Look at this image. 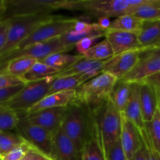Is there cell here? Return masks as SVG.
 <instances>
[{"label":"cell","instance_id":"1","mask_svg":"<svg viewBox=\"0 0 160 160\" xmlns=\"http://www.w3.org/2000/svg\"><path fill=\"white\" fill-rule=\"evenodd\" d=\"M117 81L110 73L102 72L77 89L76 98L73 103L80 105L90 114H94L110 98Z\"/></svg>","mask_w":160,"mask_h":160},{"label":"cell","instance_id":"2","mask_svg":"<svg viewBox=\"0 0 160 160\" xmlns=\"http://www.w3.org/2000/svg\"><path fill=\"white\" fill-rule=\"evenodd\" d=\"M145 0H70L69 10H79L98 19L117 18L130 14Z\"/></svg>","mask_w":160,"mask_h":160},{"label":"cell","instance_id":"3","mask_svg":"<svg viewBox=\"0 0 160 160\" xmlns=\"http://www.w3.org/2000/svg\"><path fill=\"white\" fill-rule=\"evenodd\" d=\"M61 128L77 148L83 152L92 131V119L88 117L86 109L76 103L69 105Z\"/></svg>","mask_w":160,"mask_h":160},{"label":"cell","instance_id":"4","mask_svg":"<svg viewBox=\"0 0 160 160\" xmlns=\"http://www.w3.org/2000/svg\"><path fill=\"white\" fill-rule=\"evenodd\" d=\"M56 17L57 15L53 14H38L7 17L9 21L7 39L0 52V57L15 49L36 28Z\"/></svg>","mask_w":160,"mask_h":160},{"label":"cell","instance_id":"5","mask_svg":"<svg viewBox=\"0 0 160 160\" xmlns=\"http://www.w3.org/2000/svg\"><path fill=\"white\" fill-rule=\"evenodd\" d=\"M98 124L105 153L118 142L121 134V114L115 107L110 98L96 112L91 114Z\"/></svg>","mask_w":160,"mask_h":160},{"label":"cell","instance_id":"6","mask_svg":"<svg viewBox=\"0 0 160 160\" xmlns=\"http://www.w3.org/2000/svg\"><path fill=\"white\" fill-rule=\"evenodd\" d=\"M54 79L55 77H51L42 81L28 83L3 107L18 113H26L31 108L48 95Z\"/></svg>","mask_w":160,"mask_h":160},{"label":"cell","instance_id":"7","mask_svg":"<svg viewBox=\"0 0 160 160\" xmlns=\"http://www.w3.org/2000/svg\"><path fill=\"white\" fill-rule=\"evenodd\" d=\"M81 19L79 17H68L57 15L56 18L43 23L36 28L27 38L17 45L13 50L22 49L34 44L46 42L60 37L70 31Z\"/></svg>","mask_w":160,"mask_h":160},{"label":"cell","instance_id":"8","mask_svg":"<svg viewBox=\"0 0 160 160\" xmlns=\"http://www.w3.org/2000/svg\"><path fill=\"white\" fill-rule=\"evenodd\" d=\"M69 0H9L6 1L4 18L15 16L51 14L58 9H67Z\"/></svg>","mask_w":160,"mask_h":160},{"label":"cell","instance_id":"9","mask_svg":"<svg viewBox=\"0 0 160 160\" xmlns=\"http://www.w3.org/2000/svg\"><path fill=\"white\" fill-rule=\"evenodd\" d=\"M71 49V48L65 46L61 42L59 37L56 38L46 42L34 44L22 49L12 50L0 57V64H6L9 61L19 57H30L38 61H42L50 55L66 52Z\"/></svg>","mask_w":160,"mask_h":160},{"label":"cell","instance_id":"10","mask_svg":"<svg viewBox=\"0 0 160 160\" xmlns=\"http://www.w3.org/2000/svg\"><path fill=\"white\" fill-rule=\"evenodd\" d=\"M20 120L16 130L21 137L34 147L51 155L54 134L30 121L25 113H19Z\"/></svg>","mask_w":160,"mask_h":160},{"label":"cell","instance_id":"11","mask_svg":"<svg viewBox=\"0 0 160 160\" xmlns=\"http://www.w3.org/2000/svg\"><path fill=\"white\" fill-rule=\"evenodd\" d=\"M106 31L107 30L101 28L98 23H92L88 17L81 16L77 24L70 31L61 35L59 39L65 46L73 48L82 39L87 38H96L98 39L105 37Z\"/></svg>","mask_w":160,"mask_h":160},{"label":"cell","instance_id":"12","mask_svg":"<svg viewBox=\"0 0 160 160\" xmlns=\"http://www.w3.org/2000/svg\"><path fill=\"white\" fill-rule=\"evenodd\" d=\"M141 56V50H133L121 54L114 55L106 61L102 72L110 73L117 78V80L123 79L140 61Z\"/></svg>","mask_w":160,"mask_h":160},{"label":"cell","instance_id":"13","mask_svg":"<svg viewBox=\"0 0 160 160\" xmlns=\"http://www.w3.org/2000/svg\"><path fill=\"white\" fill-rule=\"evenodd\" d=\"M67 109V107L45 109L25 115L31 122L55 134L62 126Z\"/></svg>","mask_w":160,"mask_h":160},{"label":"cell","instance_id":"14","mask_svg":"<svg viewBox=\"0 0 160 160\" xmlns=\"http://www.w3.org/2000/svg\"><path fill=\"white\" fill-rule=\"evenodd\" d=\"M50 156L54 160H83L82 152L64 134L61 128L54 134Z\"/></svg>","mask_w":160,"mask_h":160},{"label":"cell","instance_id":"15","mask_svg":"<svg viewBox=\"0 0 160 160\" xmlns=\"http://www.w3.org/2000/svg\"><path fill=\"white\" fill-rule=\"evenodd\" d=\"M105 38L110 44L114 55L133 50H141L142 52L137 33L108 29Z\"/></svg>","mask_w":160,"mask_h":160},{"label":"cell","instance_id":"16","mask_svg":"<svg viewBox=\"0 0 160 160\" xmlns=\"http://www.w3.org/2000/svg\"><path fill=\"white\" fill-rule=\"evenodd\" d=\"M159 71L160 56H142L134 68L121 80L130 84H142Z\"/></svg>","mask_w":160,"mask_h":160},{"label":"cell","instance_id":"17","mask_svg":"<svg viewBox=\"0 0 160 160\" xmlns=\"http://www.w3.org/2000/svg\"><path fill=\"white\" fill-rule=\"evenodd\" d=\"M120 144L128 160L132 159L133 156L142 145L141 132L134 123L126 119L121 114V134Z\"/></svg>","mask_w":160,"mask_h":160},{"label":"cell","instance_id":"18","mask_svg":"<svg viewBox=\"0 0 160 160\" xmlns=\"http://www.w3.org/2000/svg\"><path fill=\"white\" fill-rule=\"evenodd\" d=\"M106 61L92 60V59H85L84 57L76 63L67 67L65 70H61L56 75V78L79 75L82 78L84 83H85L86 81L102 73Z\"/></svg>","mask_w":160,"mask_h":160},{"label":"cell","instance_id":"19","mask_svg":"<svg viewBox=\"0 0 160 160\" xmlns=\"http://www.w3.org/2000/svg\"><path fill=\"white\" fill-rule=\"evenodd\" d=\"M159 91L156 87L146 82L140 84V103L145 123L152 120L159 108Z\"/></svg>","mask_w":160,"mask_h":160},{"label":"cell","instance_id":"20","mask_svg":"<svg viewBox=\"0 0 160 160\" xmlns=\"http://www.w3.org/2000/svg\"><path fill=\"white\" fill-rule=\"evenodd\" d=\"M76 95L77 90L64 91V92L48 95L42 98L39 102H38L35 106L31 108L26 113H31L45 109L67 107L69 105L74 102Z\"/></svg>","mask_w":160,"mask_h":160},{"label":"cell","instance_id":"21","mask_svg":"<svg viewBox=\"0 0 160 160\" xmlns=\"http://www.w3.org/2000/svg\"><path fill=\"white\" fill-rule=\"evenodd\" d=\"M122 115L134 123L140 131L145 130L140 103V84H131V92L124 112Z\"/></svg>","mask_w":160,"mask_h":160},{"label":"cell","instance_id":"22","mask_svg":"<svg viewBox=\"0 0 160 160\" xmlns=\"http://www.w3.org/2000/svg\"><path fill=\"white\" fill-rule=\"evenodd\" d=\"M138 38L142 52L160 48V20L144 21Z\"/></svg>","mask_w":160,"mask_h":160},{"label":"cell","instance_id":"23","mask_svg":"<svg viewBox=\"0 0 160 160\" xmlns=\"http://www.w3.org/2000/svg\"><path fill=\"white\" fill-rule=\"evenodd\" d=\"M92 119L91 138L83 149V160H106V153L102 144L98 124L93 117Z\"/></svg>","mask_w":160,"mask_h":160},{"label":"cell","instance_id":"24","mask_svg":"<svg viewBox=\"0 0 160 160\" xmlns=\"http://www.w3.org/2000/svg\"><path fill=\"white\" fill-rule=\"evenodd\" d=\"M131 92V84L118 80L113 88L110 99L120 114L124 112Z\"/></svg>","mask_w":160,"mask_h":160},{"label":"cell","instance_id":"25","mask_svg":"<svg viewBox=\"0 0 160 160\" xmlns=\"http://www.w3.org/2000/svg\"><path fill=\"white\" fill-rule=\"evenodd\" d=\"M130 14L143 21L160 20V0H145L144 4L134 8Z\"/></svg>","mask_w":160,"mask_h":160},{"label":"cell","instance_id":"26","mask_svg":"<svg viewBox=\"0 0 160 160\" xmlns=\"http://www.w3.org/2000/svg\"><path fill=\"white\" fill-rule=\"evenodd\" d=\"M59 70L46 65L42 61H37L30 69L29 71L22 78L25 84L34 81H42L51 77H55L59 73Z\"/></svg>","mask_w":160,"mask_h":160},{"label":"cell","instance_id":"27","mask_svg":"<svg viewBox=\"0 0 160 160\" xmlns=\"http://www.w3.org/2000/svg\"><path fill=\"white\" fill-rule=\"evenodd\" d=\"M144 21L131 14H126L111 20L109 29L120 30L128 32L138 33L142 28Z\"/></svg>","mask_w":160,"mask_h":160},{"label":"cell","instance_id":"28","mask_svg":"<svg viewBox=\"0 0 160 160\" xmlns=\"http://www.w3.org/2000/svg\"><path fill=\"white\" fill-rule=\"evenodd\" d=\"M82 58H84V56L80 54L71 55L65 52H59L50 55L49 56L43 59L42 62L61 71V70H65L67 67L72 66L73 64L76 63Z\"/></svg>","mask_w":160,"mask_h":160},{"label":"cell","instance_id":"29","mask_svg":"<svg viewBox=\"0 0 160 160\" xmlns=\"http://www.w3.org/2000/svg\"><path fill=\"white\" fill-rule=\"evenodd\" d=\"M82 84H84V81L79 75L55 78L50 86L48 95L64 91L77 90Z\"/></svg>","mask_w":160,"mask_h":160},{"label":"cell","instance_id":"30","mask_svg":"<svg viewBox=\"0 0 160 160\" xmlns=\"http://www.w3.org/2000/svg\"><path fill=\"white\" fill-rule=\"evenodd\" d=\"M37 61L30 57L16 58L6 63V70L12 76L22 79Z\"/></svg>","mask_w":160,"mask_h":160},{"label":"cell","instance_id":"31","mask_svg":"<svg viewBox=\"0 0 160 160\" xmlns=\"http://www.w3.org/2000/svg\"><path fill=\"white\" fill-rule=\"evenodd\" d=\"M114 56L113 50L106 38L98 43L92 45L86 52L83 55L85 59L92 60L103 61L107 60Z\"/></svg>","mask_w":160,"mask_h":160},{"label":"cell","instance_id":"32","mask_svg":"<svg viewBox=\"0 0 160 160\" xmlns=\"http://www.w3.org/2000/svg\"><path fill=\"white\" fill-rule=\"evenodd\" d=\"M145 131L155 151L160 155V109L156 110L152 120L145 123Z\"/></svg>","mask_w":160,"mask_h":160},{"label":"cell","instance_id":"33","mask_svg":"<svg viewBox=\"0 0 160 160\" xmlns=\"http://www.w3.org/2000/svg\"><path fill=\"white\" fill-rule=\"evenodd\" d=\"M25 139L18 133L9 131L0 132V152L1 155H5L14 148L23 143Z\"/></svg>","mask_w":160,"mask_h":160},{"label":"cell","instance_id":"34","mask_svg":"<svg viewBox=\"0 0 160 160\" xmlns=\"http://www.w3.org/2000/svg\"><path fill=\"white\" fill-rule=\"evenodd\" d=\"M19 120L20 116L18 112L5 107L0 108V132L16 129Z\"/></svg>","mask_w":160,"mask_h":160},{"label":"cell","instance_id":"35","mask_svg":"<svg viewBox=\"0 0 160 160\" xmlns=\"http://www.w3.org/2000/svg\"><path fill=\"white\" fill-rule=\"evenodd\" d=\"M26 84L20 78L9 74L6 70V63L0 64V88Z\"/></svg>","mask_w":160,"mask_h":160},{"label":"cell","instance_id":"36","mask_svg":"<svg viewBox=\"0 0 160 160\" xmlns=\"http://www.w3.org/2000/svg\"><path fill=\"white\" fill-rule=\"evenodd\" d=\"M31 145V144L25 140L23 143L14 148L9 152L2 155L0 158V160H22Z\"/></svg>","mask_w":160,"mask_h":160},{"label":"cell","instance_id":"37","mask_svg":"<svg viewBox=\"0 0 160 160\" xmlns=\"http://www.w3.org/2000/svg\"><path fill=\"white\" fill-rule=\"evenodd\" d=\"M24 85L25 84H23V85L12 86V87L0 88V108L3 107L14 95H17L21 90L22 88Z\"/></svg>","mask_w":160,"mask_h":160},{"label":"cell","instance_id":"38","mask_svg":"<svg viewBox=\"0 0 160 160\" xmlns=\"http://www.w3.org/2000/svg\"><path fill=\"white\" fill-rule=\"evenodd\" d=\"M140 132L141 135H142V142H143L144 147H145L147 160H160V155L157 152L155 151V149L152 146L151 142H150L149 138H148V135H147L145 129L140 131Z\"/></svg>","mask_w":160,"mask_h":160},{"label":"cell","instance_id":"39","mask_svg":"<svg viewBox=\"0 0 160 160\" xmlns=\"http://www.w3.org/2000/svg\"><path fill=\"white\" fill-rule=\"evenodd\" d=\"M22 160H54L49 155L31 145Z\"/></svg>","mask_w":160,"mask_h":160},{"label":"cell","instance_id":"40","mask_svg":"<svg viewBox=\"0 0 160 160\" xmlns=\"http://www.w3.org/2000/svg\"><path fill=\"white\" fill-rule=\"evenodd\" d=\"M106 160H128L122 148L120 141L115 144L106 153Z\"/></svg>","mask_w":160,"mask_h":160},{"label":"cell","instance_id":"41","mask_svg":"<svg viewBox=\"0 0 160 160\" xmlns=\"http://www.w3.org/2000/svg\"><path fill=\"white\" fill-rule=\"evenodd\" d=\"M9 21L8 18H3L0 20V52L6 42L9 30Z\"/></svg>","mask_w":160,"mask_h":160},{"label":"cell","instance_id":"42","mask_svg":"<svg viewBox=\"0 0 160 160\" xmlns=\"http://www.w3.org/2000/svg\"><path fill=\"white\" fill-rule=\"evenodd\" d=\"M97 39L98 38H87L82 39L75 45L74 48L80 53V55L83 56L86 52V51L88 50L93 45L92 43H94Z\"/></svg>","mask_w":160,"mask_h":160},{"label":"cell","instance_id":"43","mask_svg":"<svg viewBox=\"0 0 160 160\" xmlns=\"http://www.w3.org/2000/svg\"><path fill=\"white\" fill-rule=\"evenodd\" d=\"M144 82L148 83V84H152V85H153L154 87H156V88L159 89L160 90V71L158 72L156 74L152 75V76L147 78Z\"/></svg>","mask_w":160,"mask_h":160},{"label":"cell","instance_id":"44","mask_svg":"<svg viewBox=\"0 0 160 160\" xmlns=\"http://www.w3.org/2000/svg\"><path fill=\"white\" fill-rule=\"evenodd\" d=\"M131 160H147L146 155H145V147H144L143 142H142V145L138 151L134 154Z\"/></svg>","mask_w":160,"mask_h":160},{"label":"cell","instance_id":"45","mask_svg":"<svg viewBox=\"0 0 160 160\" xmlns=\"http://www.w3.org/2000/svg\"><path fill=\"white\" fill-rule=\"evenodd\" d=\"M160 56V48H156V49L147 50V51L142 52V56Z\"/></svg>","mask_w":160,"mask_h":160},{"label":"cell","instance_id":"46","mask_svg":"<svg viewBox=\"0 0 160 160\" xmlns=\"http://www.w3.org/2000/svg\"><path fill=\"white\" fill-rule=\"evenodd\" d=\"M6 1L5 0H0V20L3 19L5 17V15L6 13Z\"/></svg>","mask_w":160,"mask_h":160},{"label":"cell","instance_id":"47","mask_svg":"<svg viewBox=\"0 0 160 160\" xmlns=\"http://www.w3.org/2000/svg\"><path fill=\"white\" fill-rule=\"evenodd\" d=\"M158 89V88H157ZM158 91H159V109H160V90L159 89H158Z\"/></svg>","mask_w":160,"mask_h":160},{"label":"cell","instance_id":"48","mask_svg":"<svg viewBox=\"0 0 160 160\" xmlns=\"http://www.w3.org/2000/svg\"><path fill=\"white\" fill-rule=\"evenodd\" d=\"M1 156H2V155H1V152H0V158H1Z\"/></svg>","mask_w":160,"mask_h":160}]
</instances>
